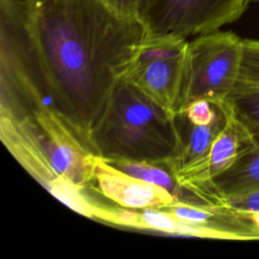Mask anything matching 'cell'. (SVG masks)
<instances>
[{"label":"cell","instance_id":"13","mask_svg":"<svg viewBox=\"0 0 259 259\" xmlns=\"http://www.w3.org/2000/svg\"><path fill=\"white\" fill-rule=\"evenodd\" d=\"M179 113H182L190 122L195 124H208L214 121L221 114L219 105L205 99H195Z\"/></svg>","mask_w":259,"mask_h":259},{"label":"cell","instance_id":"10","mask_svg":"<svg viewBox=\"0 0 259 259\" xmlns=\"http://www.w3.org/2000/svg\"><path fill=\"white\" fill-rule=\"evenodd\" d=\"M230 197L259 190V142L227 171L200 186Z\"/></svg>","mask_w":259,"mask_h":259},{"label":"cell","instance_id":"5","mask_svg":"<svg viewBox=\"0 0 259 259\" xmlns=\"http://www.w3.org/2000/svg\"><path fill=\"white\" fill-rule=\"evenodd\" d=\"M257 0H145L140 19L149 33L187 39L238 20Z\"/></svg>","mask_w":259,"mask_h":259},{"label":"cell","instance_id":"3","mask_svg":"<svg viewBox=\"0 0 259 259\" xmlns=\"http://www.w3.org/2000/svg\"><path fill=\"white\" fill-rule=\"evenodd\" d=\"M178 144L175 115L125 79L91 137V151L102 159L163 164L173 159Z\"/></svg>","mask_w":259,"mask_h":259},{"label":"cell","instance_id":"15","mask_svg":"<svg viewBox=\"0 0 259 259\" xmlns=\"http://www.w3.org/2000/svg\"><path fill=\"white\" fill-rule=\"evenodd\" d=\"M116 11L140 18V13L145 0H102Z\"/></svg>","mask_w":259,"mask_h":259},{"label":"cell","instance_id":"2","mask_svg":"<svg viewBox=\"0 0 259 259\" xmlns=\"http://www.w3.org/2000/svg\"><path fill=\"white\" fill-rule=\"evenodd\" d=\"M0 137L6 149L49 192L64 180L84 183L92 152L12 52L0 51Z\"/></svg>","mask_w":259,"mask_h":259},{"label":"cell","instance_id":"8","mask_svg":"<svg viewBox=\"0 0 259 259\" xmlns=\"http://www.w3.org/2000/svg\"><path fill=\"white\" fill-rule=\"evenodd\" d=\"M186 51L175 58L135 66L124 79L134 83L166 111L176 115L182 89Z\"/></svg>","mask_w":259,"mask_h":259},{"label":"cell","instance_id":"9","mask_svg":"<svg viewBox=\"0 0 259 259\" xmlns=\"http://www.w3.org/2000/svg\"><path fill=\"white\" fill-rule=\"evenodd\" d=\"M225 120L226 116L222 108L219 117L208 124H195L182 113L176 114L175 122L179 136L178 149L173 159L165 165L175 175L201 161L208 154Z\"/></svg>","mask_w":259,"mask_h":259},{"label":"cell","instance_id":"7","mask_svg":"<svg viewBox=\"0 0 259 259\" xmlns=\"http://www.w3.org/2000/svg\"><path fill=\"white\" fill-rule=\"evenodd\" d=\"M91 183L103 196L126 208H163L177 200L167 189L128 175L96 155Z\"/></svg>","mask_w":259,"mask_h":259},{"label":"cell","instance_id":"11","mask_svg":"<svg viewBox=\"0 0 259 259\" xmlns=\"http://www.w3.org/2000/svg\"><path fill=\"white\" fill-rule=\"evenodd\" d=\"M227 102L259 142V85L240 75Z\"/></svg>","mask_w":259,"mask_h":259},{"label":"cell","instance_id":"14","mask_svg":"<svg viewBox=\"0 0 259 259\" xmlns=\"http://www.w3.org/2000/svg\"><path fill=\"white\" fill-rule=\"evenodd\" d=\"M244 56L240 75L259 85V39H243Z\"/></svg>","mask_w":259,"mask_h":259},{"label":"cell","instance_id":"1","mask_svg":"<svg viewBox=\"0 0 259 259\" xmlns=\"http://www.w3.org/2000/svg\"><path fill=\"white\" fill-rule=\"evenodd\" d=\"M148 34L140 18L102 0H0V42L15 52L90 151L92 134Z\"/></svg>","mask_w":259,"mask_h":259},{"label":"cell","instance_id":"16","mask_svg":"<svg viewBox=\"0 0 259 259\" xmlns=\"http://www.w3.org/2000/svg\"><path fill=\"white\" fill-rule=\"evenodd\" d=\"M249 217V219H251V221L255 224V226L259 229V211H256V212H252V213H249L247 214Z\"/></svg>","mask_w":259,"mask_h":259},{"label":"cell","instance_id":"4","mask_svg":"<svg viewBox=\"0 0 259 259\" xmlns=\"http://www.w3.org/2000/svg\"><path fill=\"white\" fill-rule=\"evenodd\" d=\"M243 56V39L232 31L215 30L188 41L177 114L195 99L226 102L240 76Z\"/></svg>","mask_w":259,"mask_h":259},{"label":"cell","instance_id":"12","mask_svg":"<svg viewBox=\"0 0 259 259\" xmlns=\"http://www.w3.org/2000/svg\"><path fill=\"white\" fill-rule=\"evenodd\" d=\"M187 46L188 40L181 36L149 33L140 49L134 67L154 61L175 58L184 54Z\"/></svg>","mask_w":259,"mask_h":259},{"label":"cell","instance_id":"6","mask_svg":"<svg viewBox=\"0 0 259 259\" xmlns=\"http://www.w3.org/2000/svg\"><path fill=\"white\" fill-rule=\"evenodd\" d=\"M219 106L225 112L226 120L208 154L198 163L174 175L178 183L189 190L209 183L253 150L258 143L227 101Z\"/></svg>","mask_w":259,"mask_h":259}]
</instances>
